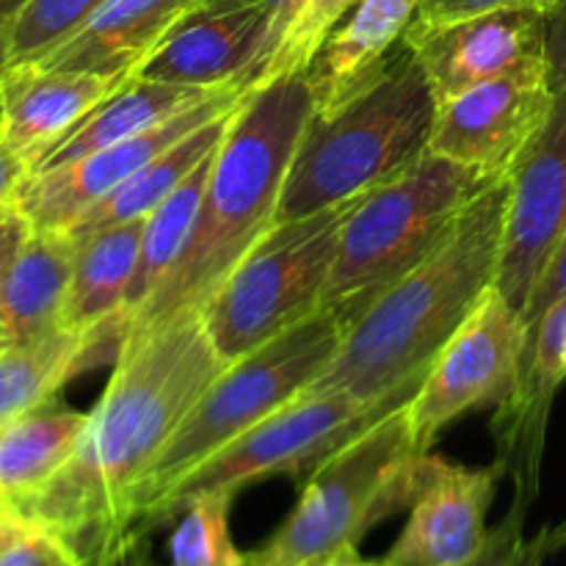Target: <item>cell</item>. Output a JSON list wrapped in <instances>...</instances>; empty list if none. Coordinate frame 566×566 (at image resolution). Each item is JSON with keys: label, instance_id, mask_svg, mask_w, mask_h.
<instances>
[{"label": "cell", "instance_id": "6da1fadb", "mask_svg": "<svg viewBox=\"0 0 566 566\" xmlns=\"http://www.w3.org/2000/svg\"><path fill=\"white\" fill-rule=\"evenodd\" d=\"M224 365L199 310L127 332L72 459L17 514L53 531L83 566L119 562L138 545L155 462Z\"/></svg>", "mask_w": 566, "mask_h": 566}, {"label": "cell", "instance_id": "7a4b0ae2", "mask_svg": "<svg viewBox=\"0 0 566 566\" xmlns=\"http://www.w3.org/2000/svg\"><path fill=\"white\" fill-rule=\"evenodd\" d=\"M506 208L509 177H501L462 210L423 263L346 326L340 348L307 390H337L363 403L412 398L440 348L495 287Z\"/></svg>", "mask_w": 566, "mask_h": 566}, {"label": "cell", "instance_id": "3957f363", "mask_svg": "<svg viewBox=\"0 0 566 566\" xmlns=\"http://www.w3.org/2000/svg\"><path fill=\"white\" fill-rule=\"evenodd\" d=\"M313 114L304 75L282 77L247 94L210 160L186 252L133 315L127 332L202 307L232 265L276 224L282 188Z\"/></svg>", "mask_w": 566, "mask_h": 566}, {"label": "cell", "instance_id": "277c9868", "mask_svg": "<svg viewBox=\"0 0 566 566\" xmlns=\"http://www.w3.org/2000/svg\"><path fill=\"white\" fill-rule=\"evenodd\" d=\"M434 94L407 44L385 72L329 116L310 119L280 199V219L352 202L429 153Z\"/></svg>", "mask_w": 566, "mask_h": 566}, {"label": "cell", "instance_id": "5b68a950", "mask_svg": "<svg viewBox=\"0 0 566 566\" xmlns=\"http://www.w3.org/2000/svg\"><path fill=\"white\" fill-rule=\"evenodd\" d=\"M501 180V177H497ZM492 177L440 155L365 193L346 216L321 310L352 324L379 293L423 263Z\"/></svg>", "mask_w": 566, "mask_h": 566}, {"label": "cell", "instance_id": "8992f818", "mask_svg": "<svg viewBox=\"0 0 566 566\" xmlns=\"http://www.w3.org/2000/svg\"><path fill=\"white\" fill-rule=\"evenodd\" d=\"M407 403L376 420L310 475L285 523L247 553V566H324L340 553L357 551L381 520L409 509L426 453L415 451Z\"/></svg>", "mask_w": 566, "mask_h": 566}, {"label": "cell", "instance_id": "52a82bcc", "mask_svg": "<svg viewBox=\"0 0 566 566\" xmlns=\"http://www.w3.org/2000/svg\"><path fill=\"white\" fill-rule=\"evenodd\" d=\"M343 332L346 326L332 310H318L276 335L274 340L224 365V370L199 396V401L193 403L166 451L155 462L138 497L136 539L144 514L182 475L191 473L232 440L247 434L276 409L287 407L324 374L340 348Z\"/></svg>", "mask_w": 566, "mask_h": 566}, {"label": "cell", "instance_id": "ba28073f", "mask_svg": "<svg viewBox=\"0 0 566 566\" xmlns=\"http://www.w3.org/2000/svg\"><path fill=\"white\" fill-rule=\"evenodd\" d=\"M359 199L298 219H280L232 265L213 296L199 307L224 363H235L318 313L343 221Z\"/></svg>", "mask_w": 566, "mask_h": 566}, {"label": "cell", "instance_id": "9c48e42d", "mask_svg": "<svg viewBox=\"0 0 566 566\" xmlns=\"http://www.w3.org/2000/svg\"><path fill=\"white\" fill-rule=\"evenodd\" d=\"M409 401V398H407ZM407 401L363 403L337 390H304L254 429L232 440L199 468L182 475L138 523V539L169 523L177 509L202 492H238L271 475L304 481L376 420Z\"/></svg>", "mask_w": 566, "mask_h": 566}, {"label": "cell", "instance_id": "30bf717a", "mask_svg": "<svg viewBox=\"0 0 566 566\" xmlns=\"http://www.w3.org/2000/svg\"><path fill=\"white\" fill-rule=\"evenodd\" d=\"M528 352V324L497 287L484 293L440 348L429 374L409 398L415 451L431 453L446 426L479 407H501L517 390Z\"/></svg>", "mask_w": 566, "mask_h": 566}, {"label": "cell", "instance_id": "8fae6325", "mask_svg": "<svg viewBox=\"0 0 566 566\" xmlns=\"http://www.w3.org/2000/svg\"><path fill=\"white\" fill-rule=\"evenodd\" d=\"M566 232V86L509 171V208L495 287L523 313Z\"/></svg>", "mask_w": 566, "mask_h": 566}, {"label": "cell", "instance_id": "7c38bea8", "mask_svg": "<svg viewBox=\"0 0 566 566\" xmlns=\"http://www.w3.org/2000/svg\"><path fill=\"white\" fill-rule=\"evenodd\" d=\"M249 92L252 88L247 86L221 88V92L205 97L202 103L180 111L177 116L138 133V136L111 144V147L97 149L92 155H83L70 164L33 171L17 191V210L31 230H66L77 216H83L92 205L108 197L127 177L147 166L155 155L169 149L188 133L205 127L208 122L232 114L247 99Z\"/></svg>", "mask_w": 566, "mask_h": 566}, {"label": "cell", "instance_id": "4fadbf2b", "mask_svg": "<svg viewBox=\"0 0 566 566\" xmlns=\"http://www.w3.org/2000/svg\"><path fill=\"white\" fill-rule=\"evenodd\" d=\"M401 42L418 59L437 105L501 77L547 75V14L542 11H492L407 31Z\"/></svg>", "mask_w": 566, "mask_h": 566}, {"label": "cell", "instance_id": "5bb4252c", "mask_svg": "<svg viewBox=\"0 0 566 566\" xmlns=\"http://www.w3.org/2000/svg\"><path fill=\"white\" fill-rule=\"evenodd\" d=\"M547 75H517L481 83L437 105L429 153L479 175L509 177L553 108Z\"/></svg>", "mask_w": 566, "mask_h": 566}, {"label": "cell", "instance_id": "9a60e30c", "mask_svg": "<svg viewBox=\"0 0 566 566\" xmlns=\"http://www.w3.org/2000/svg\"><path fill=\"white\" fill-rule=\"evenodd\" d=\"M503 475L506 468L497 459L490 468H464L426 453L407 525L381 562L387 566H462L473 562L490 539L486 514Z\"/></svg>", "mask_w": 566, "mask_h": 566}, {"label": "cell", "instance_id": "2e32d148", "mask_svg": "<svg viewBox=\"0 0 566 566\" xmlns=\"http://www.w3.org/2000/svg\"><path fill=\"white\" fill-rule=\"evenodd\" d=\"M269 14L243 0H199L133 72V77L191 88H252Z\"/></svg>", "mask_w": 566, "mask_h": 566}, {"label": "cell", "instance_id": "e0dca14e", "mask_svg": "<svg viewBox=\"0 0 566 566\" xmlns=\"http://www.w3.org/2000/svg\"><path fill=\"white\" fill-rule=\"evenodd\" d=\"M566 381V293L556 298L528 329V352L517 390L495 407L492 431L497 462L514 481V503L534 506L539 495L542 457L556 392Z\"/></svg>", "mask_w": 566, "mask_h": 566}, {"label": "cell", "instance_id": "ac0fdd59", "mask_svg": "<svg viewBox=\"0 0 566 566\" xmlns=\"http://www.w3.org/2000/svg\"><path fill=\"white\" fill-rule=\"evenodd\" d=\"M127 81L97 72L9 66L0 77V142L33 171Z\"/></svg>", "mask_w": 566, "mask_h": 566}, {"label": "cell", "instance_id": "d6986e66", "mask_svg": "<svg viewBox=\"0 0 566 566\" xmlns=\"http://www.w3.org/2000/svg\"><path fill=\"white\" fill-rule=\"evenodd\" d=\"M423 0H359L310 70L315 116H329L385 72Z\"/></svg>", "mask_w": 566, "mask_h": 566}, {"label": "cell", "instance_id": "ffe728a7", "mask_svg": "<svg viewBox=\"0 0 566 566\" xmlns=\"http://www.w3.org/2000/svg\"><path fill=\"white\" fill-rule=\"evenodd\" d=\"M197 6L199 0H105L64 44L33 66L133 77Z\"/></svg>", "mask_w": 566, "mask_h": 566}, {"label": "cell", "instance_id": "44dd1931", "mask_svg": "<svg viewBox=\"0 0 566 566\" xmlns=\"http://www.w3.org/2000/svg\"><path fill=\"white\" fill-rule=\"evenodd\" d=\"M77 241L64 230H31L0 282V348L61 326Z\"/></svg>", "mask_w": 566, "mask_h": 566}, {"label": "cell", "instance_id": "7402d4cb", "mask_svg": "<svg viewBox=\"0 0 566 566\" xmlns=\"http://www.w3.org/2000/svg\"><path fill=\"white\" fill-rule=\"evenodd\" d=\"M125 321L94 332L53 326L44 335L0 348V423L39 407L59 392L83 365L103 363L105 348L119 352Z\"/></svg>", "mask_w": 566, "mask_h": 566}, {"label": "cell", "instance_id": "603a6c76", "mask_svg": "<svg viewBox=\"0 0 566 566\" xmlns=\"http://www.w3.org/2000/svg\"><path fill=\"white\" fill-rule=\"evenodd\" d=\"M88 412L48 398L0 423V497L20 512L64 468L81 442Z\"/></svg>", "mask_w": 566, "mask_h": 566}, {"label": "cell", "instance_id": "cb8c5ba5", "mask_svg": "<svg viewBox=\"0 0 566 566\" xmlns=\"http://www.w3.org/2000/svg\"><path fill=\"white\" fill-rule=\"evenodd\" d=\"M142 230L144 219H138L77 241L61 326L72 332H94L114 321H125L127 293L142 249Z\"/></svg>", "mask_w": 566, "mask_h": 566}, {"label": "cell", "instance_id": "d4e9b609", "mask_svg": "<svg viewBox=\"0 0 566 566\" xmlns=\"http://www.w3.org/2000/svg\"><path fill=\"white\" fill-rule=\"evenodd\" d=\"M241 105H238V108H241ZM235 111L221 116V119L208 122L205 127L188 133L186 138L171 144L169 149L155 155L147 166H142L136 175L127 177V180L122 182L119 188H114L108 197H103L97 205H92L86 213L77 216V219L64 230L66 235H72L75 241H83V238L94 235V232L99 230H108V227L147 219V216L153 213L177 186H182V182L188 180V175H191L197 166H202L205 160L216 153V147H219L221 138H224Z\"/></svg>", "mask_w": 566, "mask_h": 566}, {"label": "cell", "instance_id": "484cf974", "mask_svg": "<svg viewBox=\"0 0 566 566\" xmlns=\"http://www.w3.org/2000/svg\"><path fill=\"white\" fill-rule=\"evenodd\" d=\"M216 92H221V88H191L130 77L99 108H94L33 171L70 164V160L83 158V155H92L97 149L111 147V144L138 136V133L177 116L180 111L202 103L205 97Z\"/></svg>", "mask_w": 566, "mask_h": 566}, {"label": "cell", "instance_id": "4316f807", "mask_svg": "<svg viewBox=\"0 0 566 566\" xmlns=\"http://www.w3.org/2000/svg\"><path fill=\"white\" fill-rule=\"evenodd\" d=\"M210 160H213V155H210L202 166H197V169L188 175V180L182 182V186H177L175 191L144 219L138 265L130 282V293H127V324H130L133 315L147 304V298L164 285V280L171 274L177 260L186 252L188 241H191L193 224H197L199 205H202Z\"/></svg>", "mask_w": 566, "mask_h": 566}, {"label": "cell", "instance_id": "83f0119b", "mask_svg": "<svg viewBox=\"0 0 566 566\" xmlns=\"http://www.w3.org/2000/svg\"><path fill=\"white\" fill-rule=\"evenodd\" d=\"M232 492H202L177 509V525L166 545L169 566H247V553L232 542Z\"/></svg>", "mask_w": 566, "mask_h": 566}, {"label": "cell", "instance_id": "f1b7e54d", "mask_svg": "<svg viewBox=\"0 0 566 566\" xmlns=\"http://www.w3.org/2000/svg\"><path fill=\"white\" fill-rule=\"evenodd\" d=\"M357 3L359 0H304L296 20L291 22L285 36L274 44L269 59L254 75L252 88H263L282 77L304 75Z\"/></svg>", "mask_w": 566, "mask_h": 566}, {"label": "cell", "instance_id": "f546056e", "mask_svg": "<svg viewBox=\"0 0 566 566\" xmlns=\"http://www.w3.org/2000/svg\"><path fill=\"white\" fill-rule=\"evenodd\" d=\"M105 0H28L6 31L9 66L36 64L64 44ZM6 66V70H9Z\"/></svg>", "mask_w": 566, "mask_h": 566}, {"label": "cell", "instance_id": "4dcf8cb0", "mask_svg": "<svg viewBox=\"0 0 566 566\" xmlns=\"http://www.w3.org/2000/svg\"><path fill=\"white\" fill-rule=\"evenodd\" d=\"M0 566H83L75 553L33 520L0 506Z\"/></svg>", "mask_w": 566, "mask_h": 566}, {"label": "cell", "instance_id": "1f68e13d", "mask_svg": "<svg viewBox=\"0 0 566 566\" xmlns=\"http://www.w3.org/2000/svg\"><path fill=\"white\" fill-rule=\"evenodd\" d=\"M558 0H423L407 31H423V28L448 25V22L470 20V17L492 14V11L531 9L551 14Z\"/></svg>", "mask_w": 566, "mask_h": 566}, {"label": "cell", "instance_id": "d6a6232c", "mask_svg": "<svg viewBox=\"0 0 566 566\" xmlns=\"http://www.w3.org/2000/svg\"><path fill=\"white\" fill-rule=\"evenodd\" d=\"M531 509L523 506V503H512L506 517L490 531V539H486L484 551L473 558V562L462 566H497L514 547L520 545V539L525 536V517H528Z\"/></svg>", "mask_w": 566, "mask_h": 566}, {"label": "cell", "instance_id": "836d02e7", "mask_svg": "<svg viewBox=\"0 0 566 566\" xmlns=\"http://www.w3.org/2000/svg\"><path fill=\"white\" fill-rule=\"evenodd\" d=\"M562 293H566V232H564L562 243H558L556 254H553V260L547 263V269H545V274H542L539 285H536L534 296H531V302L525 304V310H523V318H525V324H528V329L536 324V318H539V315L545 313V310L551 307L558 296H562Z\"/></svg>", "mask_w": 566, "mask_h": 566}, {"label": "cell", "instance_id": "e575fe53", "mask_svg": "<svg viewBox=\"0 0 566 566\" xmlns=\"http://www.w3.org/2000/svg\"><path fill=\"white\" fill-rule=\"evenodd\" d=\"M566 547V523L556 528H542L539 534L531 539H520V545L509 553L497 566H542L553 553Z\"/></svg>", "mask_w": 566, "mask_h": 566}, {"label": "cell", "instance_id": "d590c367", "mask_svg": "<svg viewBox=\"0 0 566 566\" xmlns=\"http://www.w3.org/2000/svg\"><path fill=\"white\" fill-rule=\"evenodd\" d=\"M547 81L553 92L566 86V0L547 14Z\"/></svg>", "mask_w": 566, "mask_h": 566}, {"label": "cell", "instance_id": "8d00e7d4", "mask_svg": "<svg viewBox=\"0 0 566 566\" xmlns=\"http://www.w3.org/2000/svg\"><path fill=\"white\" fill-rule=\"evenodd\" d=\"M28 175H31V169L0 142V210L17 208V191Z\"/></svg>", "mask_w": 566, "mask_h": 566}, {"label": "cell", "instance_id": "74e56055", "mask_svg": "<svg viewBox=\"0 0 566 566\" xmlns=\"http://www.w3.org/2000/svg\"><path fill=\"white\" fill-rule=\"evenodd\" d=\"M31 232L28 221L22 219L20 210L9 208V210H0V243L6 241H14V238H22Z\"/></svg>", "mask_w": 566, "mask_h": 566}, {"label": "cell", "instance_id": "f35d334b", "mask_svg": "<svg viewBox=\"0 0 566 566\" xmlns=\"http://www.w3.org/2000/svg\"><path fill=\"white\" fill-rule=\"evenodd\" d=\"M28 0H0V33L6 36L9 25L14 22V17L25 9Z\"/></svg>", "mask_w": 566, "mask_h": 566}, {"label": "cell", "instance_id": "ab89813d", "mask_svg": "<svg viewBox=\"0 0 566 566\" xmlns=\"http://www.w3.org/2000/svg\"><path fill=\"white\" fill-rule=\"evenodd\" d=\"M25 238H28V235H22V238H14V241H6V243H0V282H3L6 271H9L11 260H14L17 249H20V243L25 241Z\"/></svg>", "mask_w": 566, "mask_h": 566}, {"label": "cell", "instance_id": "60d3db41", "mask_svg": "<svg viewBox=\"0 0 566 566\" xmlns=\"http://www.w3.org/2000/svg\"><path fill=\"white\" fill-rule=\"evenodd\" d=\"M111 566H155V564H149L147 553H144V542H138L136 547H130L119 562H114Z\"/></svg>", "mask_w": 566, "mask_h": 566}, {"label": "cell", "instance_id": "b9f144b4", "mask_svg": "<svg viewBox=\"0 0 566 566\" xmlns=\"http://www.w3.org/2000/svg\"><path fill=\"white\" fill-rule=\"evenodd\" d=\"M324 566H387V564L385 562H365V558H359L357 551H348V553H340L337 558H332V562Z\"/></svg>", "mask_w": 566, "mask_h": 566}, {"label": "cell", "instance_id": "7bdbcfd3", "mask_svg": "<svg viewBox=\"0 0 566 566\" xmlns=\"http://www.w3.org/2000/svg\"><path fill=\"white\" fill-rule=\"evenodd\" d=\"M243 3L254 6V9H263L265 14H269V22H271V17L276 14V9H280V0H243Z\"/></svg>", "mask_w": 566, "mask_h": 566}, {"label": "cell", "instance_id": "ee69618b", "mask_svg": "<svg viewBox=\"0 0 566 566\" xmlns=\"http://www.w3.org/2000/svg\"><path fill=\"white\" fill-rule=\"evenodd\" d=\"M6 66H9V55H6V36L0 33V77H3Z\"/></svg>", "mask_w": 566, "mask_h": 566}, {"label": "cell", "instance_id": "f6af8a7d", "mask_svg": "<svg viewBox=\"0 0 566 566\" xmlns=\"http://www.w3.org/2000/svg\"><path fill=\"white\" fill-rule=\"evenodd\" d=\"M0 506H6V503H3V497H0Z\"/></svg>", "mask_w": 566, "mask_h": 566}]
</instances>
